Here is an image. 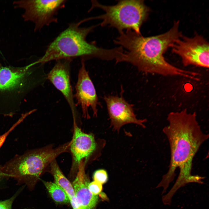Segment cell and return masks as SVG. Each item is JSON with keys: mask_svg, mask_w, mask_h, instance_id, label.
<instances>
[{"mask_svg": "<svg viewBox=\"0 0 209 209\" xmlns=\"http://www.w3.org/2000/svg\"><path fill=\"white\" fill-rule=\"evenodd\" d=\"M168 125L163 132L168 139L171 157L169 169L156 187H163L166 192L170 183L176 175L179 168L180 172L174 184L178 188L191 182L199 183L201 177L191 174L193 158L200 146L209 138L202 131L197 118L195 112L189 113L186 109L169 113Z\"/></svg>", "mask_w": 209, "mask_h": 209, "instance_id": "cell-1", "label": "cell"}, {"mask_svg": "<svg viewBox=\"0 0 209 209\" xmlns=\"http://www.w3.org/2000/svg\"><path fill=\"white\" fill-rule=\"evenodd\" d=\"M179 26V21H174L166 32L148 37L127 30L120 33L114 42L126 49L122 62L132 64L140 72L165 76H179L198 81L197 73L175 67L164 57L168 48L182 36Z\"/></svg>", "mask_w": 209, "mask_h": 209, "instance_id": "cell-2", "label": "cell"}, {"mask_svg": "<svg viewBox=\"0 0 209 209\" xmlns=\"http://www.w3.org/2000/svg\"><path fill=\"white\" fill-rule=\"evenodd\" d=\"M86 19L79 22L69 24L49 45L43 56L37 64H43L53 60L70 59L77 57L82 59L93 58L102 60L118 61L124 53L121 47L105 49L97 46L95 42L87 40V35L97 26L82 27L80 25Z\"/></svg>", "mask_w": 209, "mask_h": 209, "instance_id": "cell-3", "label": "cell"}, {"mask_svg": "<svg viewBox=\"0 0 209 209\" xmlns=\"http://www.w3.org/2000/svg\"><path fill=\"white\" fill-rule=\"evenodd\" d=\"M71 141L54 148L51 145L16 155L1 169L6 177L16 179L32 189L46 167L60 154L69 151Z\"/></svg>", "mask_w": 209, "mask_h": 209, "instance_id": "cell-4", "label": "cell"}, {"mask_svg": "<svg viewBox=\"0 0 209 209\" xmlns=\"http://www.w3.org/2000/svg\"><path fill=\"white\" fill-rule=\"evenodd\" d=\"M91 11L94 8H100L105 13L89 17L90 20L100 19L102 27L108 26L116 28L120 33L126 29L131 30L141 34L140 29L147 18L149 8L144 0H120L114 5H104L96 0L91 1Z\"/></svg>", "mask_w": 209, "mask_h": 209, "instance_id": "cell-5", "label": "cell"}, {"mask_svg": "<svg viewBox=\"0 0 209 209\" xmlns=\"http://www.w3.org/2000/svg\"><path fill=\"white\" fill-rule=\"evenodd\" d=\"M67 1L17 0L13 4L15 8L24 11L22 17L24 21H30L34 25L35 32L45 26L57 22L56 16L59 11L64 8Z\"/></svg>", "mask_w": 209, "mask_h": 209, "instance_id": "cell-6", "label": "cell"}, {"mask_svg": "<svg viewBox=\"0 0 209 209\" xmlns=\"http://www.w3.org/2000/svg\"><path fill=\"white\" fill-rule=\"evenodd\" d=\"M172 46V52L181 58L185 66L209 68V44L201 35L191 38L182 36Z\"/></svg>", "mask_w": 209, "mask_h": 209, "instance_id": "cell-7", "label": "cell"}, {"mask_svg": "<svg viewBox=\"0 0 209 209\" xmlns=\"http://www.w3.org/2000/svg\"><path fill=\"white\" fill-rule=\"evenodd\" d=\"M75 89V97L77 101L75 105L80 106L83 117L90 118L89 109L92 111L94 116H97L98 107L100 104L94 84L86 69L84 59L82 60Z\"/></svg>", "mask_w": 209, "mask_h": 209, "instance_id": "cell-8", "label": "cell"}, {"mask_svg": "<svg viewBox=\"0 0 209 209\" xmlns=\"http://www.w3.org/2000/svg\"><path fill=\"white\" fill-rule=\"evenodd\" d=\"M104 100L111 120V125L114 130L119 131L123 125L134 123L145 127L144 123L146 119H138L134 113L133 105L121 96H105Z\"/></svg>", "mask_w": 209, "mask_h": 209, "instance_id": "cell-9", "label": "cell"}, {"mask_svg": "<svg viewBox=\"0 0 209 209\" xmlns=\"http://www.w3.org/2000/svg\"><path fill=\"white\" fill-rule=\"evenodd\" d=\"M71 60H57L46 78L64 96L71 109L73 118H75L76 109L70 80V64Z\"/></svg>", "mask_w": 209, "mask_h": 209, "instance_id": "cell-10", "label": "cell"}, {"mask_svg": "<svg viewBox=\"0 0 209 209\" xmlns=\"http://www.w3.org/2000/svg\"><path fill=\"white\" fill-rule=\"evenodd\" d=\"M74 122L73 134L69 147L73 157L72 171L78 170L82 160L90 156L96 147L93 136L82 132Z\"/></svg>", "mask_w": 209, "mask_h": 209, "instance_id": "cell-11", "label": "cell"}, {"mask_svg": "<svg viewBox=\"0 0 209 209\" xmlns=\"http://www.w3.org/2000/svg\"><path fill=\"white\" fill-rule=\"evenodd\" d=\"M34 62L23 67H0V91H11L21 85L31 74Z\"/></svg>", "mask_w": 209, "mask_h": 209, "instance_id": "cell-12", "label": "cell"}, {"mask_svg": "<svg viewBox=\"0 0 209 209\" xmlns=\"http://www.w3.org/2000/svg\"><path fill=\"white\" fill-rule=\"evenodd\" d=\"M84 165L82 163L79 165L78 171L72 185L76 198L83 209H92L97 203L98 197L92 194L88 188Z\"/></svg>", "mask_w": 209, "mask_h": 209, "instance_id": "cell-13", "label": "cell"}, {"mask_svg": "<svg viewBox=\"0 0 209 209\" xmlns=\"http://www.w3.org/2000/svg\"><path fill=\"white\" fill-rule=\"evenodd\" d=\"M43 183L52 198L55 202L60 203L69 202L67 194L59 185L51 182L44 181Z\"/></svg>", "mask_w": 209, "mask_h": 209, "instance_id": "cell-14", "label": "cell"}, {"mask_svg": "<svg viewBox=\"0 0 209 209\" xmlns=\"http://www.w3.org/2000/svg\"><path fill=\"white\" fill-rule=\"evenodd\" d=\"M28 115H29V114L28 113L23 114L19 120L14 124L9 130L0 136V149L10 132L12 131L13 130H14L18 125Z\"/></svg>", "mask_w": 209, "mask_h": 209, "instance_id": "cell-15", "label": "cell"}, {"mask_svg": "<svg viewBox=\"0 0 209 209\" xmlns=\"http://www.w3.org/2000/svg\"><path fill=\"white\" fill-rule=\"evenodd\" d=\"M108 179L107 173L103 169L96 170L94 173L93 179L94 181L103 184L107 182Z\"/></svg>", "mask_w": 209, "mask_h": 209, "instance_id": "cell-16", "label": "cell"}, {"mask_svg": "<svg viewBox=\"0 0 209 209\" xmlns=\"http://www.w3.org/2000/svg\"><path fill=\"white\" fill-rule=\"evenodd\" d=\"M88 187L92 194L95 195L99 194L102 189V184L94 181L88 183Z\"/></svg>", "mask_w": 209, "mask_h": 209, "instance_id": "cell-17", "label": "cell"}, {"mask_svg": "<svg viewBox=\"0 0 209 209\" xmlns=\"http://www.w3.org/2000/svg\"><path fill=\"white\" fill-rule=\"evenodd\" d=\"M18 193V192L16 193L10 199L3 201H0V209H12V203Z\"/></svg>", "mask_w": 209, "mask_h": 209, "instance_id": "cell-18", "label": "cell"}, {"mask_svg": "<svg viewBox=\"0 0 209 209\" xmlns=\"http://www.w3.org/2000/svg\"><path fill=\"white\" fill-rule=\"evenodd\" d=\"M4 177H6L5 175L2 171L1 169V166L0 165V181Z\"/></svg>", "mask_w": 209, "mask_h": 209, "instance_id": "cell-19", "label": "cell"}]
</instances>
